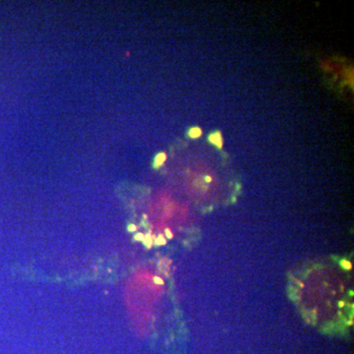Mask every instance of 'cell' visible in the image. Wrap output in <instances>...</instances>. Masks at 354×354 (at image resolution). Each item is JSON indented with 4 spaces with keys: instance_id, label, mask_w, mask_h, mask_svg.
<instances>
[{
    "instance_id": "1",
    "label": "cell",
    "mask_w": 354,
    "mask_h": 354,
    "mask_svg": "<svg viewBox=\"0 0 354 354\" xmlns=\"http://www.w3.org/2000/svg\"><path fill=\"white\" fill-rule=\"evenodd\" d=\"M208 141L209 143L213 144L214 146H216L218 150H221V149H223V135H221L220 131H216L209 134Z\"/></svg>"
},
{
    "instance_id": "2",
    "label": "cell",
    "mask_w": 354,
    "mask_h": 354,
    "mask_svg": "<svg viewBox=\"0 0 354 354\" xmlns=\"http://www.w3.org/2000/svg\"><path fill=\"white\" fill-rule=\"evenodd\" d=\"M167 153H158L157 156H156L155 160H153V167L155 169H158V167L164 165L165 160H167Z\"/></svg>"
},
{
    "instance_id": "3",
    "label": "cell",
    "mask_w": 354,
    "mask_h": 354,
    "mask_svg": "<svg viewBox=\"0 0 354 354\" xmlns=\"http://www.w3.org/2000/svg\"><path fill=\"white\" fill-rule=\"evenodd\" d=\"M188 136L191 139H198L202 136V129L200 127H192L188 132Z\"/></svg>"
}]
</instances>
